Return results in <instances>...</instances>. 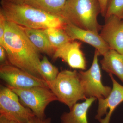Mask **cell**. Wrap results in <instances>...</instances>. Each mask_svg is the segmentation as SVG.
I'll return each instance as SVG.
<instances>
[{"instance_id": "cell-1", "label": "cell", "mask_w": 123, "mask_h": 123, "mask_svg": "<svg viewBox=\"0 0 123 123\" xmlns=\"http://www.w3.org/2000/svg\"><path fill=\"white\" fill-rule=\"evenodd\" d=\"M4 43L10 64L44 80L40 69L39 52L22 27L7 19Z\"/></svg>"}, {"instance_id": "cell-2", "label": "cell", "mask_w": 123, "mask_h": 123, "mask_svg": "<svg viewBox=\"0 0 123 123\" xmlns=\"http://www.w3.org/2000/svg\"><path fill=\"white\" fill-rule=\"evenodd\" d=\"M0 10L7 20L20 26L36 29L50 27L64 29L68 24L61 16L54 15L26 4L1 1Z\"/></svg>"}, {"instance_id": "cell-3", "label": "cell", "mask_w": 123, "mask_h": 123, "mask_svg": "<svg viewBox=\"0 0 123 123\" xmlns=\"http://www.w3.org/2000/svg\"><path fill=\"white\" fill-rule=\"evenodd\" d=\"M101 14L98 0H68L60 13L68 23L98 33L102 26L98 22Z\"/></svg>"}, {"instance_id": "cell-4", "label": "cell", "mask_w": 123, "mask_h": 123, "mask_svg": "<svg viewBox=\"0 0 123 123\" xmlns=\"http://www.w3.org/2000/svg\"><path fill=\"white\" fill-rule=\"evenodd\" d=\"M47 82L57 101L68 106L69 110L78 101L87 99L79 72L76 70H62L55 80Z\"/></svg>"}, {"instance_id": "cell-5", "label": "cell", "mask_w": 123, "mask_h": 123, "mask_svg": "<svg viewBox=\"0 0 123 123\" xmlns=\"http://www.w3.org/2000/svg\"><path fill=\"white\" fill-rule=\"evenodd\" d=\"M7 86L17 95L24 105L40 119L46 118L45 111L49 104L57 101L55 95L48 87L37 86L18 88Z\"/></svg>"}, {"instance_id": "cell-6", "label": "cell", "mask_w": 123, "mask_h": 123, "mask_svg": "<svg viewBox=\"0 0 123 123\" xmlns=\"http://www.w3.org/2000/svg\"><path fill=\"white\" fill-rule=\"evenodd\" d=\"M0 116L17 123H27L35 116L30 109L21 104L17 95L2 86L0 88Z\"/></svg>"}, {"instance_id": "cell-7", "label": "cell", "mask_w": 123, "mask_h": 123, "mask_svg": "<svg viewBox=\"0 0 123 123\" xmlns=\"http://www.w3.org/2000/svg\"><path fill=\"white\" fill-rule=\"evenodd\" d=\"M99 52L95 50L92 65L88 70L79 71L86 98L98 99L107 98L112 88L102 83L101 68L98 62Z\"/></svg>"}, {"instance_id": "cell-8", "label": "cell", "mask_w": 123, "mask_h": 123, "mask_svg": "<svg viewBox=\"0 0 123 123\" xmlns=\"http://www.w3.org/2000/svg\"><path fill=\"white\" fill-rule=\"evenodd\" d=\"M0 77L7 84V86L14 88H27L37 86L49 88L47 82L44 79L8 63L0 65Z\"/></svg>"}, {"instance_id": "cell-9", "label": "cell", "mask_w": 123, "mask_h": 123, "mask_svg": "<svg viewBox=\"0 0 123 123\" xmlns=\"http://www.w3.org/2000/svg\"><path fill=\"white\" fill-rule=\"evenodd\" d=\"M109 76L112 83L111 92L106 98L98 99V107L95 117L100 123H110L112 113L123 102V86L117 81L112 74H109Z\"/></svg>"}, {"instance_id": "cell-10", "label": "cell", "mask_w": 123, "mask_h": 123, "mask_svg": "<svg viewBox=\"0 0 123 123\" xmlns=\"http://www.w3.org/2000/svg\"><path fill=\"white\" fill-rule=\"evenodd\" d=\"M100 36L107 43L110 49L123 54V20L111 15L105 18Z\"/></svg>"}, {"instance_id": "cell-11", "label": "cell", "mask_w": 123, "mask_h": 123, "mask_svg": "<svg viewBox=\"0 0 123 123\" xmlns=\"http://www.w3.org/2000/svg\"><path fill=\"white\" fill-rule=\"evenodd\" d=\"M81 46L80 43L75 40L68 42L56 49L52 56L53 60L61 59L72 68L86 70L87 63Z\"/></svg>"}, {"instance_id": "cell-12", "label": "cell", "mask_w": 123, "mask_h": 123, "mask_svg": "<svg viewBox=\"0 0 123 123\" xmlns=\"http://www.w3.org/2000/svg\"><path fill=\"white\" fill-rule=\"evenodd\" d=\"M64 30L72 40H77L90 44L98 51L99 55L103 56L110 49L98 33L81 29L70 23L66 25Z\"/></svg>"}, {"instance_id": "cell-13", "label": "cell", "mask_w": 123, "mask_h": 123, "mask_svg": "<svg viewBox=\"0 0 123 123\" xmlns=\"http://www.w3.org/2000/svg\"><path fill=\"white\" fill-rule=\"evenodd\" d=\"M96 98H87L81 103L75 104L68 112H64L60 117L61 123H89L88 110L95 100Z\"/></svg>"}, {"instance_id": "cell-14", "label": "cell", "mask_w": 123, "mask_h": 123, "mask_svg": "<svg viewBox=\"0 0 123 123\" xmlns=\"http://www.w3.org/2000/svg\"><path fill=\"white\" fill-rule=\"evenodd\" d=\"M100 61L104 70L116 76L123 83V54L110 49Z\"/></svg>"}, {"instance_id": "cell-15", "label": "cell", "mask_w": 123, "mask_h": 123, "mask_svg": "<svg viewBox=\"0 0 123 123\" xmlns=\"http://www.w3.org/2000/svg\"><path fill=\"white\" fill-rule=\"evenodd\" d=\"M22 27L31 42L39 52L53 56L56 49L51 44L42 29Z\"/></svg>"}, {"instance_id": "cell-16", "label": "cell", "mask_w": 123, "mask_h": 123, "mask_svg": "<svg viewBox=\"0 0 123 123\" xmlns=\"http://www.w3.org/2000/svg\"><path fill=\"white\" fill-rule=\"evenodd\" d=\"M68 0H27L25 4L54 14L60 13Z\"/></svg>"}, {"instance_id": "cell-17", "label": "cell", "mask_w": 123, "mask_h": 123, "mask_svg": "<svg viewBox=\"0 0 123 123\" xmlns=\"http://www.w3.org/2000/svg\"><path fill=\"white\" fill-rule=\"evenodd\" d=\"M42 30L51 44L56 49L62 47L68 42L73 41L64 29L50 27Z\"/></svg>"}, {"instance_id": "cell-18", "label": "cell", "mask_w": 123, "mask_h": 123, "mask_svg": "<svg viewBox=\"0 0 123 123\" xmlns=\"http://www.w3.org/2000/svg\"><path fill=\"white\" fill-rule=\"evenodd\" d=\"M40 69L44 80L47 82L55 80L60 72L57 67L53 65L44 56L40 60Z\"/></svg>"}, {"instance_id": "cell-19", "label": "cell", "mask_w": 123, "mask_h": 123, "mask_svg": "<svg viewBox=\"0 0 123 123\" xmlns=\"http://www.w3.org/2000/svg\"><path fill=\"white\" fill-rule=\"evenodd\" d=\"M123 0H108L105 18L114 15L123 19Z\"/></svg>"}, {"instance_id": "cell-20", "label": "cell", "mask_w": 123, "mask_h": 123, "mask_svg": "<svg viewBox=\"0 0 123 123\" xmlns=\"http://www.w3.org/2000/svg\"><path fill=\"white\" fill-rule=\"evenodd\" d=\"M7 18L1 10H0V45L4 46V41Z\"/></svg>"}, {"instance_id": "cell-21", "label": "cell", "mask_w": 123, "mask_h": 123, "mask_svg": "<svg viewBox=\"0 0 123 123\" xmlns=\"http://www.w3.org/2000/svg\"><path fill=\"white\" fill-rule=\"evenodd\" d=\"M101 8V14L105 17L107 9L108 0H98Z\"/></svg>"}, {"instance_id": "cell-22", "label": "cell", "mask_w": 123, "mask_h": 123, "mask_svg": "<svg viewBox=\"0 0 123 123\" xmlns=\"http://www.w3.org/2000/svg\"><path fill=\"white\" fill-rule=\"evenodd\" d=\"M27 123H51V120L50 118L42 119L35 116L31 119Z\"/></svg>"}, {"instance_id": "cell-23", "label": "cell", "mask_w": 123, "mask_h": 123, "mask_svg": "<svg viewBox=\"0 0 123 123\" xmlns=\"http://www.w3.org/2000/svg\"><path fill=\"white\" fill-rule=\"evenodd\" d=\"M7 52L4 47L0 45V62L1 64L7 63Z\"/></svg>"}, {"instance_id": "cell-24", "label": "cell", "mask_w": 123, "mask_h": 123, "mask_svg": "<svg viewBox=\"0 0 123 123\" xmlns=\"http://www.w3.org/2000/svg\"><path fill=\"white\" fill-rule=\"evenodd\" d=\"M9 2L17 4H24L27 0H5Z\"/></svg>"}, {"instance_id": "cell-25", "label": "cell", "mask_w": 123, "mask_h": 123, "mask_svg": "<svg viewBox=\"0 0 123 123\" xmlns=\"http://www.w3.org/2000/svg\"><path fill=\"white\" fill-rule=\"evenodd\" d=\"M0 123H10V121L4 117L0 116Z\"/></svg>"}, {"instance_id": "cell-26", "label": "cell", "mask_w": 123, "mask_h": 123, "mask_svg": "<svg viewBox=\"0 0 123 123\" xmlns=\"http://www.w3.org/2000/svg\"><path fill=\"white\" fill-rule=\"evenodd\" d=\"M10 123H16V122H14V121H10Z\"/></svg>"}, {"instance_id": "cell-27", "label": "cell", "mask_w": 123, "mask_h": 123, "mask_svg": "<svg viewBox=\"0 0 123 123\" xmlns=\"http://www.w3.org/2000/svg\"></svg>"}]
</instances>
